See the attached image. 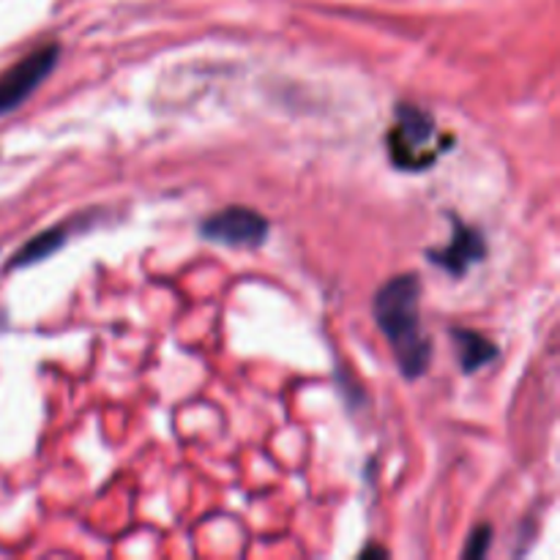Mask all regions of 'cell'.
<instances>
[{"mask_svg": "<svg viewBox=\"0 0 560 560\" xmlns=\"http://www.w3.org/2000/svg\"><path fill=\"white\" fill-rule=\"evenodd\" d=\"M200 235L211 244L233 246V249H255L268 238V219L255 208L233 206L213 213L200 224Z\"/></svg>", "mask_w": 560, "mask_h": 560, "instance_id": "3957f363", "label": "cell"}, {"mask_svg": "<svg viewBox=\"0 0 560 560\" xmlns=\"http://www.w3.org/2000/svg\"><path fill=\"white\" fill-rule=\"evenodd\" d=\"M454 342L459 350V364L463 372H479L481 366L490 364L492 359H498V348L487 337H481L479 331H470V328H454L452 331Z\"/></svg>", "mask_w": 560, "mask_h": 560, "instance_id": "8992f818", "label": "cell"}, {"mask_svg": "<svg viewBox=\"0 0 560 560\" xmlns=\"http://www.w3.org/2000/svg\"><path fill=\"white\" fill-rule=\"evenodd\" d=\"M58 44H44V47L33 49V52L25 55L20 63H14L9 71L0 74V115L20 107V104L47 80L49 71L58 63Z\"/></svg>", "mask_w": 560, "mask_h": 560, "instance_id": "277c9868", "label": "cell"}, {"mask_svg": "<svg viewBox=\"0 0 560 560\" xmlns=\"http://www.w3.org/2000/svg\"><path fill=\"white\" fill-rule=\"evenodd\" d=\"M490 541H492V528H490V525H479V528L470 534V539H468V545H465L463 556L468 560L470 558H485Z\"/></svg>", "mask_w": 560, "mask_h": 560, "instance_id": "ba28073f", "label": "cell"}, {"mask_svg": "<svg viewBox=\"0 0 560 560\" xmlns=\"http://www.w3.org/2000/svg\"><path fill=\"white\" fill-rule=\"evenodd\" d=\"M487 255V241L479 230L468 228V224L457 222V233L448 241L443 249L427 252V260L435 262L438 268L448 271L452 277H465L470 271V266L479 260H485Z\"/></svg>", "mask_w": 560, "mask_h": 560, "instance_id": "5b68a950", "label": "cell"}, {"mask_svg": "<svg viewBox=\"0 0 560 560\" xmlns=\"http://www.w3.org/2000/svg\"><path fill=\"white\" fill-rule=\"evenodd\" d=\"M419 299V277L416 273H399V277L388 279L377 290L375 304H372L377 326H381L383 337H386L394 355H397L399 372L408 381H419L430 370L432 359V342L424 328H421Z\"/></svg>", "mask_w": 560, "mask_h": 560, "instance_id": "6da1fadb", "label": "cell"}, {"mask_svg": "<svg viewBox=\"0 0 560 560\" xmlns=\"http://www.w3.org/2000/svg\"><path fill=\"white\" fill-rule=\"evenodd\" d=\"M388 156L397 170L421 173L432 167L448 148H454L452 135H441L435 129V118L413 104H402L397 109V120L386 135Z\"/></svg>", "mask_w": 560, "mask_h": 560, "instance_id": "7a4b0ae2", "label": "cell"}, {"mask_svg": "<svg viewBox=\"0 0 560 560\" xmlns=\"http://www.w3.org/2000/svg\"><path fill=\"white\" fill-rule=\"evenodd\" d=\"M370 556H377V558H386L388 550H383V547H370V550L361 552V558H370Z\"/></svg>", "mask_w": 560, "mask_h": 560, "instance_id": "9c48e42d", "label": "cell"}, {"mask_svg": "<svg viewBox=\"0 0 560 560\" xmlns=\"http://www.w3.org/2000/svg\"><path fill=\"white\" fill-rule=\"evenodd\" d=\"M63 241H66V230L63 228L44 230V233H38L36 238H31L25 246H22L20 252H16L14 260L9 262V268L36 266V262L47 260L49 255H55V252H58L60 246H63Z\"/></svg>", "mask_w": 560, "mask_h": 560, "instance_id": "52a82bcc", "label": "cell"}]
</instances>
